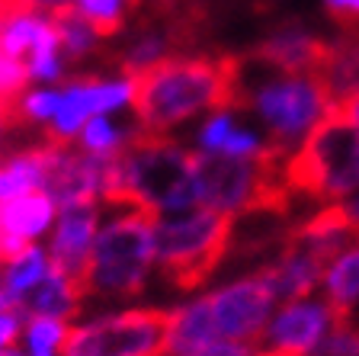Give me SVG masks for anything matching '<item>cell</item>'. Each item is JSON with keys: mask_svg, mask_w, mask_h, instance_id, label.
I'll use <instances>...</instances> for the list:
<instances>
[{"mask_svg": "<svg viewBox=\"0 0 359 356\" xmlns=\"http://www.w3.org/2000/svg\"><path fill=\"white\" fill-rule=\"evenodd\" d=\"M244 110L238 55H173L135 77V122L142 132L170 135L199 112Z\"/></svg>", "mask_w": 359, "mask_h": 356, "instance_id": "6da1fadb", "label": "cell"}, {"mask_svg": "<svg viewBox=\"0 0 359 356\" xmlns=\"http://www.w3.org/2000/svg\"><path fill=\"white\" fill-rule=\"evenodd\" d=\"M106 206L144 209L154 218L196 209L193 151L170 135L142 132L119 157H112Z\"/></svg>", "mask_w": 359, "mask_h": 356, "instance_id": "7a4b0ae2", "label": "cell"}, {"mask_svg": "<svg viewBox=\"0 0 359 356\" xmlns=\"http://www.w3.org/2000/svg\"><path fill=\"white\" fill-rule=\"evenodd\" d=\"M154 270V216L144 209L112 206V216L100 222L90 263L81 276L87 298L128 302L148 286Z\"/></svg>", "mask_w": 359, "mask_h": 356, "instance_id": "3957f363", "label": "cell"}, {"mask_svg": "<svg viewBox=\"0 0 359 356\" xmlns=\"http://www.w3.org/2000/svg\"><path fill=\"white\" fill-rule=\"evenodd\" d=\"M292 196L330 206L359 193V126L330 106L321 122L285 157Z\"/></svg>", "mask_w": 359, "mask_h": 356, "instance_id": "277c9868", "label": "cell"}, {"mask_svg": "<svg viewBox=\"0 0 359 356\" xmlns=\"http://www.w3.org/2000/svg\"><path fill=\"white\" fill-rule=\"evenodd\" d=\"M234 241V218L215 209H187L154 218V260L157 270L177 289L189 292L218 270Z\"/></svg>", "mask_w": 359, "mask_h": 356, "instance_id": "5b68a950", "label": "cell"}, {"mask_svg": "<svg viewBox=\"0 0 359 356\" xmlns=\"http://www.w3.org/2000/svg\"><path fill=\"white\" fill-rule=\"evenodd\" d=\"M263 71L266 77L254 81L250 74H244V65H241L244 106H250L269 126V141L292 154L299 148V141L330 110V97L318 74H283L269 65H263Z\"/></svg>", "mask_w": 359, "mask_h": 356, "instance_id": "8992f818", "label": "cell"}, {"mask_svg": "<svg viewBox=\"0 0 359 356\" xmlns=\"http://www.w3.org/2000/svg\"><path fill=\"white\" fill-rule=\"evenodd\" d=\"M61 356H167V312L132 305L77 318Z\"/></svg>", "mask_w": 359, "mask_h": 356, "instance_id": "52a82bcc", "label": "cell"}, {"mask_svg": "<svg viewBox=\"0 0 359 356\" xmlns=\"http://www.w3.org/2000/svg\"><path fill=\"white\" fill-rule=\"evenodd\" d=\"M135 103V77L122 74H81L61 84L55 119L45 128V141L74 145L81 128L93 116H122Z\"/></svg>", "mask_w": 359, "mask_h": 356, "instance_id": "ba28073f", "label": "cell"}, {"mask_svg": "<svg viewBox=\"0 0 359 356\" xmlns=\"http://www.w3.org/2000/svg\"><path fill=\"white\" fill-rule=\"evenodd\" d=\"M48 173H45V190L48 199L58 209L65 206H106L112 183V161L109 157L83 154L74 145H55L48 141Z\"/></svg>", "mask_w": 359, "mask_h": 356, "instance_id": "9c48e42d", "label": "cell"}, {"mask_svg": "<svg viewBox=\"0 0 359 356\" xmlns=\"http://www.w3.org/2000/svg\"><path fill=\"white\" fill-rule=\"evenodd\" d=\"M205 298H209V312L218 341H238V343L260 341L263 327L269 321V312L276 305V298L266 289V282L260 279V273L228 282L222 289L209 292Z\"/></svg>", "mask_w": 359, "mask_h": 356, "instance_id": "30bf717a", "label": "cell"}, {"mask_svg": "<svg viewBox=\"0 0 359 356\" xmlns=\"http://www.w3.org/2000/svg\"><path fill=\"white\" fill-rule=\"evenodd\" d=\"M334 327V312L324 298H292L263 327L257 350L263 356H314Z\"/></svg>", "mask_w": 359, "mask_h": 356, "instance_id": "8fae6325", "label": "cell"}, {"mask_svg": "<svg viewBox=\"0 0 359 356\" xmlns=\"http://www.w3.org/2000/svg\"><path fill=\"white\" fill-rule=\"evenodd\" d=\"M100 222H103V209L93 206V202L58 209L52 231L45 237V251L52 257V267L81 279L90 263V251L97 241Z\"/></svg>", "mask_w": 359, "mask_h": 356, "instance_id": "7c38bea8", "label": "cell"}, {"mask_svg": "<svg viewBox=\"0 0 359 356\" xmlns=\"http://www.w3.org/2000/svg\"><path fill=\"white\" fill-rule=\"evenodd\" d=\"M330 257H324L321 251H314L308 244H295L285 241V251L276 263L260 270V279L266 282V289L273 292L276 302H292V298L311 296V289L321 282L324 270H327Z\"/></svg>", "mask_w": 359, "mask_h": 356, "instance_id": "4fadbf2b", "label": "cell"}, {"mask_svg": "<svg viewBox=\"0 0 359 356\" xmlns=\"http://www.w3.org/2000/svg\"><path fill=\"white\" fill-rule=\"evenodd\" d=\"M327 52L330 42L299 29V26H289V29H279L269 39H263L254 58L283 74H318L327 61Z\"/></svg>", "mask_w": 359, "mask_h": 356, "instance_id": "5bb4252c", "label": "cell"}, {"mask_svg": "<svg viewBox=\"0 0 359 356\" xmlns=\"http://www.w3.org/2000/svg\"><path fill=\"white\" fill-rule=\"evenodd\" d=\"M45 45H58L55 16L39 13L22 0H7L4 16H0V55L26 61Z\"/></svg>", "mask_w": 359, "mask_h": 356, "instance_id": "9a60e30c", "label": "cell"}, {"mask_svg": "<svg viewBox=\"0 0 359 356\" xmlns=\"http://www.w3.org/2000/svg\"><path fill=\"white\" fill-rule=\"evenodd\" d=\"M58 206L48 199V193H29L20 199H10L0 206V235L13 237L16 244H45L52 231Z\"/></svg>", "mask_w": 359, "mask_h": 356, "instance_id": "2e32d148", "label": "cell"}, {"mask_svg": "<svg viewBox=\"0 0 359 356\" xmlns=\"http://www.w3.org/2000/svg\"><path fill=\"white\" fill-rule=\"evenodd\" d=\"M48 273H52V257L45 244H29L13 257L0 260V305L22 312L36 286Z\"/></svg>", "mask_w": 359, "mask_h": 356, "instance_id": "e0dca14e", "label": "cell"}, {"mask_svg": "<svg viewBox=\"0 0 359 356\" xmlns=\"http://www.w3.org/2000/svg\"><path fill=\"white\" fill-rule=\"evenodd\" d=\"M48 141H39L29 148H16L10 154H0V206L10 199L45 190L48 173Z\"/></svg>", "mask_w": 359, "mask_h": 356, "instance_id": "ac0fdd59", "label": "cell"}, {"mask_svg": "<svg viewBox=\"0 0 359 356\" xmlns=\"http://www.w3.org/2000/svg\"><path fill=\"white\" fill-rule=\"evenodd\" d=\"M87 302L83 282L77 276H67L61 270L52 267V273L45 276L36 286V292L29 296L22 315H45V318H65V321H77L81 308Z\"/></svg>", "mask_w": 359, "mask_h": 356, "instance_id": "d6986e66", "label": "cell"}, {"mask_svg": "<svg viewBox=\"0 0 359 356\" xmlns=\"http://www.w3.org/2000/svg\"><path fill=\"white\" fill-rule=\"evenodd\" d=\"M212 341H218V334L205 296L189 298V302L177 305L173 312H167V356L187 353V350H196Z\"/></svg>", "mask_w": 359, "mask_h": 356, "instance_id": "ffe728a7", "label": "cell"}, {"mask_svg": "<svg viewBox=\"0 0 359 356\" xmlns=\"http://www.w3.org/2000/svg\"><path fill=\"white\" fill-rule=\"evenodd\" d=\"M321 286H324V302L334 312V324L337 321H350L353 308L359 302V241H353L350 247H344L330 260L321 276Z\"/></svg>", "mask_w": 359, "mask_h": 356, "instance_id": "44dd1931", "label": "cell"}, {"mask_svg": "<svg viewBox=\"0 0 359 356\" xmlns=\"http://www.w3.org/2000/svg\"><path fill=\"white\" fill-rule=\"evenodd\" d=\"M142 135L138 122H126L122 116H93L87 126L81 128V135L74 138V148H81L83 154L93 157H119L122 151Z\"/></svg>", "mask_w": 359, "mask_h": 356, "instance_id": "7402d4cb", "label": "cell"}, {"mask_svg": "<svg viewBox=\"0 0 359 356\" xmlns=\"http://www.w3.org/2000/svg\"><path fill=\"white\" fill-rule=\"evenodd\" d=\"M177 55V29H142L119 52V71L128 77H142L144 71Z\"/></svg>", "mask_w": 359, "mask_h": 356, "instance_id": "603a6c76", "label": "cell"}, {"mask_svg": "<svg viewBox=\"0 0 359 356\" xmlns=\"http://www.w3.org/2000/svg\"><path fill=\"white\" fill-rule=\"evenodd\" d=\"M318 77H321L324 90H327L330 106L340 103L350 93H356L359 90V36L330 45L327 61L318 71Z\"/></svg>", "mask_w": 359, "mask_h": 356, "instance_id": "cb8c5ba5", "label": "cell"}, {"mask_svg": "<svg viewBox=\"0 0 359 356\" xmlns=\"http://www.w3.org/2000/svg\"><path fill=\"white\" fill-rule=\"evenodd\" d=\"M55 32H58V48L67 58V65H81L83 58L97 55V48L106 42L81 13L74 10H65V13L55 16Z\"/></svg>", "mask_w": 359, "mask_h": 356, "instance_id": "d4e9b609", "label": "cell"}, {"mask_svg": "<svg viewBox=\"0 0 359 356\" xmlns=\"http://www.w3.org/2000/svg\"><path fill=\"white\" fill-rule=\"evenodd\" d=\"M67 334H71V321L45 318V315H26L20 347L26 350V356H61Z\"/></svg>", "mask_w": 359, "mask_h": 356, "instance_id": "484cf974", "label": "cell"}, {"mask_svg": "<svg viewBox=\"0 0 359 356\" xmlns=\"http://www.w3.org/2000/svg\"><path fill=\"white\" fill-rule=\"evenodd\" d=\"M58 100H61V84L58 87H55V84H29V87L10 103V119H20L26 126H36L45 132L48 122L55 119Z\"/></svg>", "mask_w": 359, "mask_h": 356, "instance_id": "4316f807", "label": "cell"}, {"mask_svg": "<svg viewBox=\"0 0 359 356\" xmlns=\"http://www.w3.org/2000/svg\"><path fill=\"white\" fill-rule=\"evenodd\" d=\"M74 13H81L83 20L100 32V36H116L128 22L132 13V0H74Z\"/></svg>", "mask_w": 359, "mask_h": 356, "instance_id": "83f0119b", "label": "cell"}, {"mask_svg": "<svg viewBox=\"0 0 359 356\" xmlns=\"http://www.w3.org/2000/svg\"><path fill=\"white\" fill-rule=\"evenodd\" d=\"M22 67H26V77H29V84H65L67 81V58L61 55L58 45H45V48H39V52H32L29 58L22 61Z\"/></svg>", "mask_w": 359, "mask_h": 356, "instance_id": "f1b7e54d", "label": "cell"}, {"mask_svg": "<svg viewBox=\"0 0 359 356\" xmlns=\"http://www.w3.org/2000/svg\"><path fill=\"white\" fill-rule=\"evenodd\" d=\"M231 128H234V112H228V110L212 112L199 126V132H196V151H202V154H222Z\"/></svg>", "mask_w": 359, "mask_h": 356, "instance_id": "f546056e", "label": "cell"}, {"mask_svg": "<svg viewBox=\"0 0 359 356\" xmlns=\"http://www.w3.org/2000/svg\"><path fill=\"white\" fill-rule=\"evenodd\" d=\"M26 87H29V77H26L22 61L0 55V106H7L10 110V103H13Z\"/></svg>", "mask_w": 359, "mask_h": 356, "instance_id": "4dcf8cb0", "label": "cell"}, {"mask_svg": "<svg viewBox=\"0 0 359 356\" xmlns=\"http://www.w3.org/2000/svg\"><path fill=\"white\" fill-rule=\"evenodd\" d=\"M22 321H26V315H22L20 308H4V305H0V353L10 347H20Z\"/></svg>", "mask_w": 359, "mask_h": 356, "instance_id": "1f68e13d", "label": "cell"}, {"mask_svg": "<svg viewBox=\"0 0 359 356\" xmlns=\"http://www.w3.org/2000/svg\"><path fill=\"white\" fill-rule=\"evenodd\" d=\"M324 10L340 29H359V0H324Z\"/></svg>", "mask_w": 359, "mask_h": 356, "instance_id": "d6a6232c", "label": "cell"}, {"mask_svg": "<svg viewBox=\"0 0 359 356\" xmlns=\"http://www.w3.org/2000/svg\"><path fill=\"white\" fill-rule=\"evenodd\" d=\"M250 343H238V341H212V343H202L196 350H187V353H177V356H250Z\"/></svg>", "mask_w": 359, "mask_h": 356, "instance_id": "836d02e7", "label": "cell"}, {"mask_svg": "<svg viewBox=\"0 0 359 356\" xmlns=\"http://www.w3.org/2000/svg\"><path fill=\"white\" fill-rule=\"evenodd\" d=\"M22 4H29L32 10L48 13V16H58V13H65V10L74 7V0H22Z\"/></svg>", "mask_w": 359, "mask_h": 356, "instance_id": "e575fe53", "label": "cell"}, {"mask_svg": "<svg viewBox=\"0 0 359 356\" xmlns=\"http://www.w3.org/2000/svg\"><path fill=\"white\" fill-rule=\"evenodd\" d=\"M334 110L359 126V90H356V93H350V97H344L340 103H334Z\"/></svg>", "mask_w": 359, "mask_h": 356, "instance_id": "d590c367", "label": "cell"}, {"mask_svg": "<svg viewBox=\"0 0 359 356\" xmlns=\"http://www.w3.org/2000/svg\"><path fill=\"white\" fill-rule=\"evenodd\" d=\"M7 122H10V110H7V106H0V138H4V128H7Z\"/></svg>", "mask_w": 359, "mask_h": 356, "instance_id": "8d00e7d4", "label": "cell"}, {"mask_svg": "<svg viewBox=\"0 0 359 356\" xmlns=\"http://www.w3.org/2000/svg\"><path fill=\"white\" fill-rule=\"evenodd\" d=\"M0 356H26V350H22V347H10V350H4Z\"/></svg>", "mask_w": 359, "mask_h": 356, "instance_id": "74e56055", "label": "cell"}, {"mask_svg": "<svg viewBox=\"0 0 359 356\" xmlns=\"http://www.w3.org/2000/svg\"><path fill=\"white\" fill-rule=\"evenodd\" d=\"M132 4H167V0H132Z\"/></svg>", "mask_w": 359, "mask_h": 356, "instance_id": "f35d334b", "label": "cell"}, {"mask_svg": "<svg viewBox=\"0 0 359 356\" xmlns=\"http://www.w3.org/2000/svg\"><path fill=\"white\" fill-rule=\"evenodd\" d=\"M4 7H7V0H0V16H4Z\"/></svg>", "mask_w": 359, "mask_h": 356, "instance_id": "ab89813d", "label": "cell"}, {"mask_svg": "<svg viewBox=\"0 0 359 356\" xmlns=\"http://www.w3.org/2000/svg\"><path fill=\"white\" fill-rule=\"evenodd\" d=\"M250 356H263V353H260V350H257V347H254V350H250Z\"/></svg>", "mask_w": 359, "mask_h": 356, "instance_id": "60d3db41", "label": "cell"}]
</instances>
